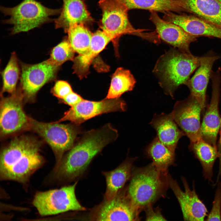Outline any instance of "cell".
<instances>
[{"label": "cell", "instance_id": "28", "mask_svg": "<svg viewBox=\"0 0 221 221\" xmlns=\"http://www.w3.org/2000/svg\"><path fill=\"white\" fill-rule=\"evenodd\" d=\"M66 33L68 40L74 51L79 54L84 53L89 47L93 34L83 24L71 25Z\"/></svg>", "mask_w": 221, "mask_h": 221}, {"label": "cell", "instance_id": "20", "mask_svg": "<svg viewBox=\"0 0 221 221\" xmlns=\"http://www.w3.org/2000/svg\"><path fill=\"white\" fill-rule=\"evenodd\" d=\"M150 124L156 130L158 139L174 151L179 139L185 135L178 128L171 113L155 114Z\"/></svg>", "mask_w": 221, "mask_h": 221}, {"label": "cell", "instance_id": "3", "mask_svg": "<svg viewBox=\"0 0 221 221\" xmlns=\"http://www.w3.org/2000/svg\"><path fill=\"white\" fill-rule=\"evenodd\" d=\"M203 56L172 48L161 56L153 70L165 93L173 98L175 91L185 84L200 65Z\"/></svg>", "mask_w": 221, "mask_h": 221}, {"label": "cell", "instance_id": "14", "mask_svg": "<svg viewBox=\"0 0 221 221\" xmlns=\"http://www.w3.org/2000/svg\"><path fill=\"white\" fill-rule=\"evenodd\" d=\"M169 187L172 190L180 206L183 219L185 221H204L208 211L205 204L199 198L193 184L192 190L186 179L181 177L184 190H182L177 181L168 174Z\"/></svg>", "mask_w": 221, "mask_h": 221}, {"label": "cell", "instance_id": "13", "mask_svg": "<svg viewBox=\"0 0 221 221\" xmlns=\"http://www.w3.org/2000/svg\"><path fill=\"white\" fill-rule=\"evenodd\" d=\"M202 110L199 102L190 95L184 100L177 101L171 113L178 125L189 139L190 143L202 138L200 114Z\"/></svg>", "mask_w": 221, "mask_h": 221}, {"label": "cell", "instance_id": "4", "mask_svg": "<svg viewBox=\"0 0 221 221\" xmlns=\"http://www.w3.org/2000/svg\"><path fill=\"white\" fill-rule=\"evenodd\" d=\"M168 172L161 171L151 163L142 167H133L127 193L140 211L145 210L165 196L169 187Z\"/></svg>", "mask_w": 221, "mask_h": 221}, {"label": "cell", "instance_id": "10", "mask_svg": "<svg viewBox=\"0 0 221 221\" xmlns=\"http://www.w3.org/2000/svg\"><path fill=\"white\" fill-rule=\"evenodd\" d=\"M20 88L24 100L32 101L38 91L45 84L56 78L60 66L49 59L36 64L21 63Z\"/></svg>", "mask_w": 221, "mask_h": 221}, {"label": "cell", "instance_id": "7", "mask_svg": "<svg viewBox=\"0 0 221 221\" xmlns=\"http://www.w3.org/2000/svg\"><path fill=\"white\" fill-rule=\"evenodd\" d=\"M79 126L73 123L44 122L29 118L28 127L43 138L54 153L56 162L52 169L57 167L65 153L74 145L80 132Z\"/></svg>", "mask_w": 221, "mask_h": 221}, {"label": "cell", "instance_id": "34", "mask_svg": "<svg viewBox=\"0 0 221 221\" xmlns=\"http://www.w3.org/2000/svg\"><path fill=\"white\" fill-rule=\"evenodd\" d=\"M83 99L80 95L73 91L61 100L63 103L71 107L76 105Z\"/></svg>", "mask_w": 221, "mask_h": 221}, {"label": "cell", "instance_id": "26", "mask_svg": "<svg viewBox=\"0 0 221 221\" xmlns=\"http://www.w3.org/2000/svg\"><path fill=\"white\" fill-rule=\"evenodd\" d=\"M145 154L152 160L153 165L162 172H168V168L174 162L175 151L162 143L157 137L147 146Z\"/></svg>", "mask_w": 221, "mask_h": 221}, {"label": "cell", "instance_id": "5", "mask_svg": "<svg viewBox=\"0 0 221 221\" xmlns=\"http://www.w3.org/2000/svg\"><path fill=\"white\" fill-rule=\"evenodd\" d=\"M99 5L102 12L100 28L115 45L120 37L126 34L136 36L155 43L159 42L156 32H145V30L136 29L133 26L128 18L129 10L123 4L116 0H100Z\"/></svg>", "mask_w": 221, "mask_h": 221}, {"label": "cell", "instance_id": "27", "mask_svg": "<svg viewBox=\"0 0 221 221\" xmlns=\"http://www.w3.org/2000/svg\"><path fill=\"white\" fill-rule=\"evenodd\" d=\"M136 80L130 71L118 68L112 75L107 99L119 98L124 93L132 91Z\"/></svg>", "mask_w": 221, "mask_h": 221}, {"label": "cell", "instance_id": "25", "mask_svg": "<svg viewBox=\"0 0 221 221\" xmlns=\"http://www.w3.org/2000/svg\"><path fill=\"white\" fill-rule=\"evenodd\" d=\"M125 5L129 10L139 9L162 13H179L184 10L180 0H116Z\"/></svg>", "mask_w": 221, "mask_h": 221}, {"label": "cell", "instance_id": "17", "mask_svg": "<svg viewBox=\"0 0 221 221\" xmlns=\"http://www.w3.org/2000/svg\"><path fill=\"white\" fill-rule=\"evenodd\" d=\"M164 14L163 19L179 26L191 35L221 39V26L193 16L176 14L170 11Z\"/></svg>", "mask_w": 221, "mask_h": 221}, {"label": "cell", "instance_id": "36", "mask_svg": "<svg viewBox=\"0 0 221 221\" xmlns=\"http://www.w3.org/2000/svg\"><path fill=\"white\" fill-rule=\"evenodd\" d=\"M221 3V0H218Z\"/></svg>", "mask_w": 221, "mask_h": 221}, {"label": "cell", "instance_id": "22", "mask_svg": "<svg viewBox=\"0 0 221 221\" xmlns=\"http://www.w3.org/2000/svg\"><path fill=\"white\" fill-rule=\"evenodd\" d=\"M137 158L128 157L115 169L102 172L106 184L104 198H112L124 187L126 183L131 178L133 164Z\"/></svg>", "mask_w": 221, "mask_h": 221}, {"label": "cell", "instance_id": "12", "mask_svg": "<svg viewBox=\"0 0 221 221\" xmlns=\"http://www.w3.org/2000/svg\"><path fill=\"white\" fill-rule=\"evenodd\" d=\"M6 97H2L0 103V128L2 136L8 135L28 127L29 118L22 107L24 100L20 87Z\"/></svg>", "mask_w": 221, "mask_h": 221}, {"label": "cell", "instance_id": "33", "mask_svg": "<svg viewBox=\"0 0 221 221\" xmlns=\"http://www.w3.org/2000/svg\"><path fill=\"white\" fill-rule=\"evenodd\" d=\"M145 220L147 221H165L166 219L162 215L160 208H154L152 206L149 207L145 210Z\"/></svg>", "mask_w": 221, "mask_h": 221}, {"label": "cell", "instance_id": "15", "mask_svg": "<svg viewBox=\"0 0 221 221\" xmlns=\"http://www.w3.org/2000/svg\"><path fill=\"white\" fill-rule=\"evenodd\" d=\"M220 69L215 72L212 71V95L210 102L208 106L201 125L202 139L215 147L217 136L220 128L221 118L219 113V104L221 82Z\"/></svg>", "mask_w": 221, "mask_h": 221}, {"label": "cell", "instance_id": "2", "mask_svg": "<svg viewBox=\"0 0 221 221\" xmlns=\"http://www.w3.org/2000/svg\"><path fill=\"white\" fill-rule=\"evenodd\" d=\"M39 142L27 136L16 137L3 149L0 156V180L27 187L30 178L44 165Z\"/></svg>", "mask_w": 221, "mask_h": 221}, {"label": "cell", "instance_id": "32", "mask_svg": "<svg viewBox=\"0 0 221 221\" xmlns=\"http://www.w3.org/2000/svg\"><path fill=\"white\" fill-rule=\"evenodd\" d=\"M73 91L69 83L63 80L57 81L51 91L53 95L61 100Z\"/></svg>", "mask_w": 221, "mask_h": 221}, {"label": "cell", "instance_id": "8", "mask_svg": "<svg viewBox=\"0 0 221 221\" xmlns=\"http://www.w3.org/2000/svg\"><path fill=\"white\" fill-rule=\"evenodd\" d=\"M64 185L60 188L38 191L35 194L32 204L42 216L55 215L69 211L87 210L78 200L75 194L77 184Z\"/></svg>", "mask_w": 221, "mask_h": 221}, {"label": "cell", "instance_id": "21", "mask_svg": "<svg viewBox=\"0 0 221 221\" xmlns=\"http://www.w3.org/2000/svg\"><path fill=\"white\" fill-rule=\"evenodd\" d=\"M110 41L111 39L103 30H99L94 33L87 50L73 60L74 73L80 78L86 76L93 60Z\"/></svg>", "mask_w": 221, "mask_h": 221}, {"label": "cell", "instance_id": "29", "mask_svg": "<svg viewBox=\"0 0 221 221\" xmlns=\"http://www.w3.org/2000/svg\"><path fill=\"white\" fill-rule=\"evenodd\" d=\"M20 72L17 55L15 52H13L2 73L3 83L2 93L7 92L11 94L16 90Z\"/></svg>", "mask_w": 221, "mask_h": 221}, {"label": "cell", "instance_id": "35", "mask_svg": "<svg viewBox=\"0 0 221 221\" xmlns=\"http://www.w3.org/2000/svg\"><path fill=\"white\" fill-rule=\"evenodd\" d=\"M220 136L218 145V150L219 154V171L217 177L219 178L221 176V118L220 124Z\"/></svg>", "mask_w": 221, "mask_h": 221}, {"label": "cell", "instance_id": "30", "mask_svg": "<svg viewBox=\"0 0 221 221\" xmlns=\"http://www.w3.org/2000/svg\"><path fill=\"white\" fill-rule=\"evenodd\" d=\"M75 52L68 40H64L53 48L49 59L60 66L66 61L73 60Z\"/></svg>", "mask_w": 221, "mask_h": 221}, {"label": "cell", "instance_id": "9", "mask_svg": "<svg viewBox=\"0 0 221 221\" xmlns=\"http://www.w3.org/2000/svg\"><path fill=\"white\" fill-rule=\"evenodd\" d=\"M138 210L123 188L111 198L103 200L89 212L87 218L94 221H137Z\"/></svg>", "mask_w": 221, "mask_h": 221}, {"label": "cell", "instance_id": "31", "mask_svg": "<svg viewBox=\"0 0 221 221\" xmlns=\"http://www.w3.org/2000/svg\"><path fill=\"white\" fill-rule=\"evenodd\" d=\"M217 183L212 207L207 216V221L221 220V182L219 181Z\"/></svg>", "mask_w": 221, "mask_h": 221}, {"label": "cell", "instance_id": "11", "mask_svg": "<svg viewBox=\"0 0 221 221\" xmlns=\"http://www.w3.org/2000/svg\"><path fill=\"white\" fill-rule=\"evenodd\" d=\"M125 102L120 98L107 99L100 101H92L83 99L71 108L59 121L60 122L68 121L79 125L87 120L105 113L124 111L127 109Z\"/></svg>", "mask_w": 221, "mask_h": 221}, {"label": "cell", "instance_id": "18", "mask_svg": "<svg viewBox=\"0 0 221 221\" xmlns=\"http://www.w3.org/2000/svg\"><path fill=\"white\" fill-rule=\"evenodd\" d=\"M219 58L218 56H203L194 74L185 84L189 89L190 95L199 102L202 110L205 106L206 90L212 68L215 61Z\"/></svg>", "mask_w": 221, "mask_h": 221}, {"label": "cell", "instance_id": "1", "mask_svg": "<svg viewBox=\"0 0 221 221\" xmlns=\"http://www.w3.org/2000/svg\"><path fill=\"white\" fill-rule=\"evenodd\" d=\"M118 136L117 130L109 123L86 132L64 155L47 180L57 185H64L76 180L83 175L94 158Z\"/></svg>", "mask_w": 221, "mask_h": 221}, {"label": "cell", "instance_id": "19", "mask_svg": "<svg viewBox=\"0 0 221 221\" xmlns=\"http://www.w3.org/2000/svg\"><path fill=\"white\" fill-rule=\"evenodd\" d=\"M63 6L59 16L54 20L56 29L62 28L67 32L69 27L76 24H86L93 19L82 0H63Z\"/></svg>", "mask_w": 221, "mask_h": 221}, {"label": "cell", "instance_id": "23", "mask_svg": "<svg viewBox=\"0 0 221 221\" xmlns=\"http://www.w3.org/2000/svg\"><path fill=\"white\" fill-rule=\"evenodd\" d=\"M184 11L221 26V3L218 0H180Z\"/></svg>", "mask_w": 221, "mask_h": 221}, {"label": "cell", "instance_id": "6", "mask_svg": "<svg viewBox=\"0 0 221 221\" xmlns=\"http://www.w3.org/2000/svg\"><path fill=\"white\" fill-rule=\"evenodd\" d=\"M0 10L5 16L10 17L2 22L12 25L10 29V34L14 35L52 21L51 17L60 14L61 8H50L36 0H23L14 7L1 6Z\"/></svg>", "mask_w": 221, "mask_h": 221}, {"label": "cell", "instance_id": "16", "mask_svg": "<svg viewBox=\"0 0 221 221\" xmlns=\"http://www.w3.org/2000/svg\"><path fill=\"white\" fill-rule=\"evenodd\" d=\"M149 20L156 28V32L160 39L179 50L190 53V44L196 37L188 33L179 26L161 19L154 11H150Z\"/></svg>", "mask_w": 221, "mask_h": 221}, {"label": "cell", "instance_id": "24", "mask_svg": "<svg viewBox=\"0 0 221 221\" xmlns=\"http://www.w3.org/2000/svg\"><path fill=\"white\" fill-rule=\"evenodd\" d=\"M189 148L200 162L205 179L212 182L213 166L219 157L217 147L211 145L201 138L194 142L190 143Z\"/></svg>", "mask_w": 221, "mask_h": 221}]
</instances>
